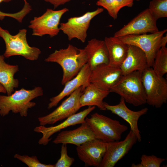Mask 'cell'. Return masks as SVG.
Returning a JSON list of instances; mask_svg holds the SVG:
<instances>
[{
	"label": "cell",
	"instance_id": "obj_1",
	"mask_svg": "<svg viewBox=\"0 0 167 167\" xmlns=\"http://www.w3.org/2000/svg\"><path fill=\"white\" fill-rule=\"evenodd\" d=\"M45 61L56 62L60 66L63 72L61 84L64 85L75 77L87 63V58L84 49L69 44L66 48L55 50Z\"/></svg>",
	"mask_w": 167,
	"mask_h": 167
},
{
	"label": "cell",
	"instance_id": "obj_2",
	"mask_svg": "<svg viewBox=\"0 0 167 167\" xmlns=\"http://www.w3.org/2000/svg\"><path fill=\"white\" fill-rule=\"evenodd\" d=\"M43 94L42 88L38 86L32 90L22 88L9 96L0 95V115L4 117L11 111L14 113H19L22 117H26L28 109L36 105L32 101Z\"/></svg>",
	"mask_w": 167,
	"mask_h": 167
},
{
	"label": "cell",
	"instance_id": "obj_3",
	"mask_svg": "<svg viewBox=\"0 0 167 167\" xmlns=\"http://www.w3.org/2000/svg\"><path fill=\"white\" fill-rule=\"evenodd\" d=\"M142 72L136 71L123 75L109 90L123 98L125 102L135 106L146 103V97L141 79Z\"/></svg>",
	"mask_w": 167,
	"mask_h": 167
},
{
	"label": "cell",
	"instance_id": "obj_4",
	"mask_svg": "<svg viewBox=\"0 0 167 167\" xmlns=\"http://www.w3.org/2000/svg\"><path fill=\"white\" fill-rule=\"evenodd\" d=\"M85 122L94 133L95 138L108 143L119 141L128 127L119 121L97 113L86 117Z\"/></svg>",
	"mask_w": 167,
	"mask_h": 167
},
{
	"label": "cell",
	"instance_id": "obj_5",
	"mask_svg": "<svg viewBox=\"0 0 167 167\" xmlns=\"http://www.w3.org/2000/svg\"><path fill=\"white\" fill-rule=\"evenodd\" d=\"M27 30L20 29L16 34L12 35L0 26V36L4 40L6 49L4 57L8 58L14 56H21L31 61L37 60L41 53L39 48L31 47L27 40Z\"/></svg>",
	"mask_w": 167,
	"mask_h": 167
},
{
	"label": "cell",
	"instance_id": "obj_6",
	"mask_svg": "<svg viewBox=\"0 0 167 167\" xmlns=\"http://www.w3.org/2000/svg\"><path fill=\"white\" fill-rule=\"evenodd\" d=\"M141 79L146 97V103L160 108L167 101V81L156 73L152 67L142 72Z\"/></svg>",
	"mask_w": 167,
	"mask_h": 167
},
{
	"label": "cell",
	"instance_id": "obj_7",
	"mask_svg": "<svg viewBox=\"0 0 167 167\" xmlns=\"http://www.w3.org/2000/svg\"><path fill=\"white\" fill-rule=\"evenodd\" d=\"M167 31L165 29L154 33L139 35H128L118 37L127 45L137 47L145 54L149 67H152L156 54L161 47V40Z\"/></svg>",
	"mask_w": 167,
	"mask_h": 167
},
{
	"label": "cell",
	"instance_id": "obj_8",
	"mask_svg": "<svg viewBox=\"0 0 167 167\" xmlns=\"http://www.w3.org/2000/svg\"><path fill=\"white\" fill-rule=\"evenodd\" d=\"M68 11L66 8L56 11L48 8L41 15L34 17L28 26L32 29V35L39 36L48 35L51 37L57 36L60 31L59 25L61 19Z\"/></svg>",
	"mask_w": 167,
	"mask_h": 167
},
{
	"label": "cell",
	"instance_id": "obj_9",
	"mask_svg": "<svg viewBox=\"0 0 167 167\" xmlns=\"http://www.w3.org/2000/svg\"><path fill=\"white\" fill-rule=\"evenodd\" d=\"M103 11V8L98 7L81 16L71 17L66 22L60 24V30L67 36L69 41L76 38L84 43L87 38V32L91 20Z\"/></svg>",
	"mask_w": 167,
	"mask_h": 167
},
{
	"label": "cell",
	"instance_id": "obj_10",
	"mask_svg": "<svg viewBox=\"0 0 167 167\" xmlns=\"http://www.w3.org/2000/svg\"><path fill=\"white\" fill-rule=\"evenodd\" d=\"M84 88L81 86L71 93L55 109L38 118L40 125L54 124L75 113L81 107L79 100Z\"/></svg>",
	"mask_w": 167,
	"mask_h": 167
},
{
	"label": "cell",
	"instance_id": "obj_11",
	"mask_svg": "<svg viewBox=\"0 0 167 167\" xmlns=\"http://www.w3.org/2000/svg\"><path fill=\"white\" fill-rule=\"evenodd\" d=\"M156 21L149 9L147 8L115 32L113 36L119 37L128 35L154 33L159 31Z\"/></svg>",
	"mask_w": 167,
	"mask_h": 167
},
{
	"label": "cell",
	"instance_id": "obj_12",
	"mask_svg": "<svg viewBox=\"0 0 167 167\" xmlns=\"http://www.w3.org/2000/svg\"><path fill=\"white\" fill-rule=\"evenodd\" d=\"M137 141L136 135L130 130L123 140L106 143V151L99 167H113Z\"/></svg>",
	"mask_w": 167,
	"mask_h": 167
},
{
	"label": "cell",
	"instance_id": "obj_13",
	"mask_svg": "<svg viewBox=\"0 0 167 167\" xmlns=\"http://www.w3.org/2000/svg\"><path fill=\"white\" fill-rule=\"evenodd\" d=\"M122 75L120 67L102 64L92 70L90 81L101 89L109 91Z\"/></svg>",
	"mask_w": 167,
	"mask_h": 167
},
{
	"label": "cell",
	"instance_id": "obj_14",
	"mask_svg": "<svg viewBox=\"0 0 167 167\" xmlns=\"http://www.w3.org/2000/svg\"><path fill=\"white\" fill-rule=\"evenodd\" d=\"M106 148V143L95 139L77 146L76 149L79 158L85 166L99 167Z\"/></svg>",
	"mask_w": 167,
	"mask_h": 167
},
{
	"label": "cell",
	"instance_id": "obj_15",
	"mask_svg": "<svg viewBox=\"0 0 167 167\" xmlns=\"http://www.w3.org/2000/svg\"><path fill=\"white\" fill-rule=\"evenodd\" d=\"M95 108V106H89L87 108L72 115L62 122L55 126L46 127L40 125L36 126L34 128V131L42 135V137L38 141L39 144L46 145L51 140V136L55 133L68 127L85 122V119L87 116Z\"/></svg>",
	"mask_w": 167,
	"mask_h": 167
},
{
	"label": "cell",
	"instance_id": "obj_16",
	"mask_svg": "<svg viewBox=\"0 0 167 167\" xmlns=\"http://www.w3.org/2000/svg\"><path fill=\"white\" fill-rule=\"evenodd\" d=\"M106 109L110 111L122 118L129 125L131 130L135 135L139 142L141 141V136L138 126L139 118L147 113L148 109L145 108L138 111H134L129 109L125 104L124 100L121 97L119 103L115 105H111L104 102Z\"/></svg>",
	"mask_w": 167,
	"mask_h": 167
},
{
	"label": "cell",
	"instance_id": "obj_17",
	"mask_svg": "<svg viewBox=\"0 0 167 167\" xmlns=\"http://www.w3.org/2000/svg\"><path fill=\"white\" fill-rule=\"evenodd\" d=\"M92 70L87 63L73 78L65 83L62 91L57 95L50 98L48 109H50L57 106L59 102L66 96H69L81 86L84 88L90 83Z\"/></svg>",
	"mask_w": 167,
	"mask_h": 167
},
{
	"label": "cell",
	"instance_id": "obj_18",
	"mask_svg": "<svg viewBox=\"0 0 167 167\" xmlns=\"http://www.w3.org/2000/svg\"><path fill=\"white\" fill-rule=\"evenodd\" d=\"M95 139L94 133L85 122L75 129L61 131L53 142L56 144H71L78 146Z\"/></svg>",
	"mask_w": 167,
	"mask_h": 167
},
{
	"label": "cell",
	"instance_id": "obj_19",
	"mask_svg": "<svg viewBox=\"0 0 167 167\" xmlns=\"http://www.w3.org/2000/svg\"><path fill=\"white\" fill-rule=\"evenodd\" d=\"M128 45L126 56L120 67L123 75L136 71L142 72L149 67L147 58L144 52L135 46Z\"/></svg>",
	"mask_w": 167,
	"mask_h": 167
},
{
	"label": "cell",
	"instance_id": "obj_20",
	"mask_svg": "<svg viewBox=\"0 0 167 167\" xmlns=\"http://www.w3.org/2000/svg\"><path fill=\"white\" fill-rule=\"evenodd\" d=\"M84 49L87 56V63L92 70L99 65L109 63L108 51L104 40L91 39L88 41Z\"/></svg>",
	"mask_w": 167,
	"mask_h": 167
},
{
	"label": "cell",
	"instance_id": "obj_21",
	"mask_svg": "<svg viewBox=\"0 0 167 167\" xmlns=\"http://www.w3.org/2000/svg\"><path fill=\"white\" fill-rule=\"evenodd\" d=\"M110 92L109 91L101 89L90 83L84 89L79 98V103L81 107L96 106L101 110H105L103 100Z\"/></svg>",
	"mask_w": 167,
	"mask_h": 167
},
{
	"label": "cell",
	"instance_id": "obj_22",
	"mask_svg": "<svg viewBox=\"0 0 167 167\" xmlns=\"http://www.w3.org/2000/svg\"><path fill=\"white\" fill-rule=\"evenodd\" d=\"M109 57V64L120 67L125 59L128 52V45L118 37H105L104 40Z\"/></svg>",
	"mask_w": 167,
	"mask_h": 167
},
{
	"label": "cell",
	"instance_id": "obj_23",
	"mask_svg": "<svg viewBox=\"0 0 167 167\" xmlns=\"http://www.w3.org/2000/svg\"><path fill=\"white\" fill-rule=\"evenodd\" d=\"M3 55H0V83L4 87L8 96L18 87L19 81L14 78L15 74L19 71L18 65H11L6 63Z\"/></svg>",
	"mask_w": 167,
	"mask_h": 167
},
{
	"label": "cell",
	"instance_id": "obj_24",
	"mask_svg": "<svg viewBox=\"0 0 167 167\" xmlns=\"http://www.w3.org/2000/svg\"><path fill=\"white\" fill-rule=\"evenodd\" d=\"M134 0H98L96 4L105 9L109 15L114 19H116L120 10L125 6L132 7L134 5Z\"/></svg>",
	"mask_w": 167,
	"mask_h": 167
},
{
	"label": "cell",
	"instance_id": "obj_25",
	"mask_svg": "<svg viewBox=\"0 0 167 167\" xmlns=\"http://www.w3.org/2000/svg\"><path fill=\"white\" fill-rule=\"evenodd\" d=\"M158 75L163 76L167 72V48L161 47L157 51L152 67Z\"/></svg>",
	"mask_w": 167,
	"mask_h": 167
},
{
	"label": "cell",
	"instance_id": "obj_26",
	"mask_svg": "<svg viewBox=\"0 0 167 167\" xmlns=\"http://www.w3.org/2000/svg\"><path fill=\"white\" fill-rule=\"evenodd\" d=\"M148 8L157 20L167 17V0H152Z\"/></svg>",
	"mask_w": 167,
	"mask_h": 167
},
{
	"label": "cell",
	"instance_id": "obj_27",
	"mask_svg": "<svg viewBox=\"0 0 167 167\" xmlns=\"http://www.w3.org/2000/svg\"><path fill=\"white\" fill-rule=\"evenodd\" d=\"M12 0H0V3L2 2H8ZM32 8L29 3L26 0L24 1V5L19 11L14 13L3 12L0 11V20L3 19L5 17L12 18L18 21L21 23L24 18L32 10Z\"/></svg>",
	"mask_w": 167,
	"mask_h": 167
},
{
	"label": "cell",
	"instance_id": "obj_28",
	"mask_svg": "<svg viewBox=\"0 0 167 167\" xmlns=\"http://www.w3.org/2000/svg\"><path fill=\"white\" fill-rule=\"evenodd\" d=\"M14 157L25 164L29 167H54V165L41 163L36 156H29L28 155L15 154Z\"/></svg>",
	"mask_w": 167,
	"mask_h": 167
},
{
	"label": "cell",
	"instance_id": "obj_29",
	"mask_svg": "<svg viewBox=\"0 0 167 167\" xmlns=\"http://www.w3.org/2000/svg\"><path fill=\"white\" fill-rule=\"evenodd\" d=\"M75 161L74 158L69 156L67 154L66 144H62L61 148V156L54 167H70Z\"/></svg>",
	"mask_w": 167,
	"mask_h": 167
},
{
	"label": "cell",
	"instance_id": "obj_30",
	"mask_svg": "<svg viewBox=\"0 0 167 167\" xmlns=\"http://www.w3.org/2000/svg\"><path fill=\"white\" fill-rule=\"evenodd\" d=\"M142 167H160L165 159L158 157L154 155H142L140 158Z\"/></svg>",
	"mask_w": 167,
	"mask_h": 167
},
{
	"label": "cell",
	"instance_id": "obj_31",
	"mask_svg": "<svg viewBox=\"0 0 167 167\" xmlns=\"http://www.w3.org/2000/svg\"><path fill=\"white\" fill-rule=\"evenodd\" d=\"M52 4L55 8L60 5H63L71 0H44Z\"/></svg>",
	"mask_w": 167,
	"mask_h": 167
},
{
	"label": "cell",
	"instance_id": "obj_32",
	"mask_svg": "<svg viewBox=\"0 0 167 167\" xmlns=\"http://www.w3.org/2000/svg\"><path fill=\"white\" fill-rule=\"evenodd\" d=\"M167 43V34L165 36H163L161 40V47L166 46Z\"/></svg>",
	"mask_w": 167,
	"mask_h": 167
},
{
	"label": "cell",
	"instance_id": "obj_33",
	"mask_svg": "<svg viewBox=\"0 0 167 167\" xmlns=\"http://www.w3.org/2000/svg\"><path fill=\"white\" fill-rule=\"evenodd\" d=\"M0 92L6 93V91L4 87L0 83Z\"/></svg>",
	"mask_w": 167,
	"mask_h": 167
},
{
	"label": "cell",
	"instance_id": "obj_34",
	"mask_svg": "<svg viewBox=\"0 0 167 167\" xmlns=\"http://www.w3.org/2000/svg\"><path fill=\"white\" fill-rule=\"evenodd\" d=\"M131 167H142V165L140 163L137 164H135V163H133L131 165Z\"/></svg>",
	"mask_w": 167,
	"mask_h": 167
},
{
	"label": "cell",
	"instance_id": "obj_35",
	"mask_svg": "<svg viewBox=\"0 0 167 167\" xmlns=\"http://www.w3.org/2000/svg\"><path fill=\"white\" fill-rule=\"evenodd\" d=\"M134 0H136V1H139L140 0H134Z\"/></svg>",
	"mask_w": 167,
	"mask_h": 167
},
{
	"label": "cell",
	"instance_id": "obj_36",
	"mask_svg": "<svg viewBox=\"0 0 167 167\" xmlns=\"http://www.w3.org/2000/svg\"></svg>",
	"mask_w": 167,
	"mask_h": 167
}]
</instances>
